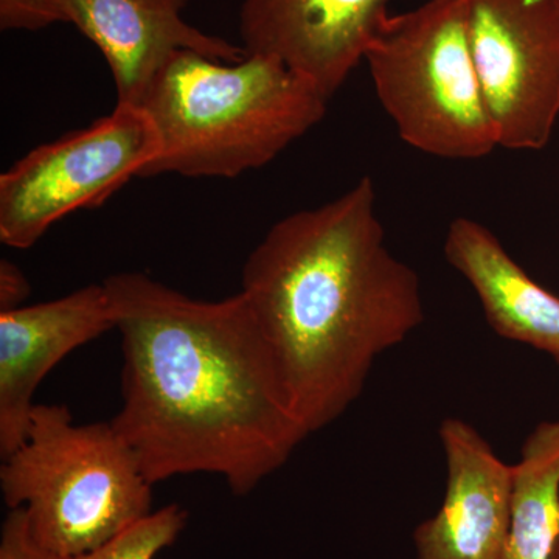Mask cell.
Returning <instances> with one entry per match:
<instances>
[{"instance_id":"cell-5","label":"cell","mask_w":559,"mask_h":559,"mask_svg":"<svg viewBox=\"0 0 559 559\" xmlns=\"http://www.w3.org/2000/svg\"><path fill=\"white\" fill-rule=\"evenodd\" d=\"M364 61L378 100L412 148L450 160H477L499 148L463 0H429L389 16Z\"/></svg>"},{"instance_id":"cell-12","label":"cell","mask_w":559,"mask_h":559,"mask_svg":"<svg viewBox=\"0 0 559 559\" xmlns=\"http://www.w3.org/2000/svg\"><path fill=\"white\" fill-rule=\"evenodd\" d=\"M443 250L476 290L500 337L547 353L559 364V297L530 277L491 230L460 216L450 224Z\"/></svg>"},{"instance_id":"cell-13","label":"cell","mask_w":559,"mask_h":559,"mask_svg":"<svg viewBox=\"0 0 559 559\" xmlns=\"http://www.w3.org/2000/svg\"><path fill=\"white\" fill-rule=\"evenodd\" d=\"M559 539V418L543 421L513 465L511 524L503 559H551Z\"/></svg>"},{"instance_id":"cell-4","label":"cell","mask_w":559,"mask_h":559,"mask_svg":"<svg viewBox=\"0 0 559 559\" xmlns=\"http://www.w3.org/2000/svg\"><path fill=\"white\" fill-rule=\"evenodd\" d=\"M2 460L3 500L51 554L100 549L154 511V485L112 421L79 425L62 404H36L24 443Z\"/></svg>"},{"instance_id":"cell-10","label":"cell","mask_w":559,"mask_h":559,"mask_svg":"<svg viewBox=\"0 0 559 559\" xmlns=\"http://www.w3.org/2000/svg\"><path fill=\"white\" fill-rule=\"evenodd\" d=\"M439 437L447 459V492L436 516L415 528L417 559H503L513 466L465 419L444 418Z\"/></svg>"},{"instance_id":"cell-6","label":"cell","mask_w":559,"mask_h":559,"mask_svg":"<svg viewBox=\"0 0 559 559\" xmlns=\"http://www.w3.org/2000/svg\"><path fill=\"white\" fill-rule=\"evenodd\" d=\"M157 154L148 114L120 105L91 127L32 150L0 176V241L31 249L57 221L105 204Z\"/></svg>"},{"instance_id":"cell-14","label":"cell","mask_w":559,"mask_h":559,"mask_svg":"<svg viewBox=\"0 0 559 559\" xmlns=\"http://www.w3.org/2000/svg\"><path fill=\"white\" fill-rule=\"evenodd\" d=\"M189 513L173 506L154 510L112 543L87 554L64 557L51 554L32 539L21 509L10 510L0 533V559H156L186 528Z\"/></svg>"},{"instance_id":"cell-18","label":"cell","mask_w":559,"mask_h":559,"mask_svg":"<svg viewBox=\"0 0 559 559\" xmlns=\"http://www.w3.org/2000/svg\"><path fill=\"white\" fill-rule=\"evenodd\" d=\"M557 2L559 3V0H557Z\"/></svg>"},{"instance_id":"cell-8","label":"cell","mask_w":559,"mask_h":559,"mask_svg":"<svg viewBox=\"0 0 559 559\" xmlns=\"http://www.w3.org/2000/svg\"><path fill=\"white\" fill-rule=\"evenodd\" d=\"M390 0H241V46L274 58L326 98L366 58Z\"/></svg>"},{"instance_id":"cell-1","label":"cell","mask_w":559,"mask_h":559,"mask_svg":"<svg viewBox=\"0 0 559 559\" xmlns=\"http://www.w3.org/2000/svg\"><path fill=\"white\" fill-rule=\"evenodd\" d=\"M103 285L123 352L110 421L151 484L215 474L246 496L311 436L241 290L193 299L142 272Z\"/></svg>"},{"instance_id":"cell-16","label":"cell","mask_w":559,"mask_h":559,"mask_svg":"<svg viewBox=\"0 0 559 559\" xmlns=\"http://www.w3.org/2000/svg\"><path fill=\"white\" fill-rule=\"evenodd\" d=\"M31 290V283L16 264L5 259L0 261V312L24 307Z\"/></svg>"},{"instance_id":"cell-3","label":"cell","mask_w":559,"mask_h":559,"mask_svg":"<svg viewBox=\"0 0 559 559\" xmlns=\"http://www.w3.org/2000/svg\"><path fill=\"white\" fill-rule=\"evenodd\" d=\"M329 102L274 58L224 62L178 51L140 105L159 135L142 178H237L264 167L320 123Z\"/></svg>"},{"instance_id":"cell-7","label":"cell","mask_w":559,"mask_h":559,"mask_svg":"<svg viewBox=\"0 0 559 559\" xmlns=\"http://www.w3.org/2000/svg\"><path fill=\"white\" fill-rule=\"evenodd\" d=\"M498 146L539 151L559 119L557 0H463Z\"/></svg>"},{"instance_id":"cell-2","label":"cell","mask_w":559,"mask_h":559,"mask_svg":"<svg viewBox=\"0 0 559 559\" xmlns=\"http://www.w3.org/2000/svg\"><path fill=\"white\" fill-rule=\"evenodd\" d=\"M241 293L310 433L342 417L378 358L425 322L419 275L389 249L370 176L275 223L246 260Z\"/></svg>"},{"instance_id":"cell-11","label":"cell","mask_w":559,"mask_h":559,"mask_svg":"<svg viewBox=\"0 0 559 559\" xmlns=\"http://www.w3.org/2000/svg\"><path fill=\"white\" fill-rule=\"evenodd\" d=\"M114 330L105 285L0 312V455L24 443L40 382L73 349Z\"/></svg>"},{"instance_id":"cell-15","label":"cell","mask_w":559,"mask_h":559,"mask_svg":"<svg viewBox=\"0 0 559 559\" xmlns=\"http://www.w3.org/2000/svg\"><path fill=\"white\" fill-rule=\"evenodd\" d=\"M60 22L58 0H0L2 31L38 32Z\"/></svg>"},{"instance_id":"cell-9","label":"cell","mask_w":559,"mask_h":559,"mask_svg":"<svg viewBox=\"0 0 559 559\" xmlns=\"http://www.w3.org/2000/svg\"><path fill=\"white\" fill-rule=\"evenodd\" d=\"M189 0H58L61 22L75 25L108 61L117 105L140 108L162 69L178 51L238 62L245 47L183 20Z\"/></svg>"},{"instance_id":"cell-17","label":"cell","mask_w":559,"mask_h":559,"mask_svg":"<svg viewBox=\"0 0 559 559\" xmlns=\"http://www.w3.org/2000/svg\"><path fill=\"white\" fill-rule=\"evenodd\" d=\"M551 559H559V539L557 546H555L554 554H551Z\"/></svg>"}]
</instances>
